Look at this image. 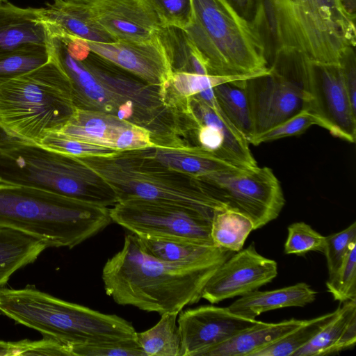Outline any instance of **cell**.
Here are the masks:
<instances>
[{"label":"cell","instance_id":"6da1fadb","mask_svg":"<svg viewBox=\"0 0 356 356\" xmlns=\"http://www.w3.org/2000/svg\"><path fill=\"white\" fill-rule=\"evenodd\" d=\"M48 49L68 76L77 108L111 114L148 130L156 147L188 145L179 114L164 101L161 88L90 52L82 60L72 58L55 34Z\"/></svg>","mask_w":356,"mask_h":356},{"label":"cell","instance_id":"7a4b0ae2","mask_svg":"<svg viewBox=\"0 0 356 356\" xmlns=\"http://www.w3.org/2000/svg\"><path fill=\"white\" fill-rule=\"evenodd\" d=\"M234 253L202 261L170 263L146 254L131 233L103 267L104 290L118 305L160 315L180 312L202 298L209 279Z\"/></svg>","mask_w":356,"mask_h":356},{"label":"cell","instance_id":"3957f363","mask_svg":"<svg viewBox=\"0 0 356 356\" xmlns=\"http://www.w3.org/2000/svg\"><path fill=\"white\" fill-rule=\"evenodd\" d=\"M112 222L110 208L24 185L0 183V226L72 248Z\"/></svg>","mask_w":356,"mask_h":356},{"label":"cell","instance_id":"277c9868","mask_svg":"<svg viewBox=\"0 0 356 356\" xmlns=\"http://www.w3.org/2000/svg\"><path fill=\"white\" fill-rule=\"evenodd\" d=\"M76 108L70 81L51 56L32 70L0 79V129L8 137L40 145Z\"/></svg>","mask_w":356,"mask_h":356},{"label":"cell","instance_id":"5b68a950","mask_svg":"<svg viewBox=\"0 0 356 356\" xmlns=\"http://www.w3.org/2000/svg\"><path fill=\"white\" fill-rule=\"evenodd\" d=\"M0 312L71 348L134 339L137 332L122 317L57 298L33 286L0 289Z\"/></svg>","mask_w":356,"mask_h":356},{"label":"cell","instance_id":"8992f818","mask_svg":"<svg viewBox=\"0 0 356 356\" xmlns=\"http://www.w3.org/2000/svg\"><path fill=\"white\" fill-rule=\"evenodd\" d=\"M76 158L110 185L118 202L141 199L170 204L211 219L216 210L225 207L208 194L198 178L165 165L145 149Z\"/></svg>","mask_w":356,"mask_h":356},{"label":"cell","instance_id":"52a82bcc","mask_svg":"<svg viewBox=\"0 0 356 356\" xmlns=\"http://www.w3.org/2000/svg\"><path fill=\"white\" fill-rule=\"evenodd\" d=\"M0 183L24 185L103 207L118 202L110 185L78 158L0 137Z\"/></svg>","mask_w":356,"mask_h":356},{"label":"cell","instance_id":"ba28073f","mask_svg":"<svg viewBox=\"0 0 356 356\" xmlns=\"http://www.w3.org/2000/svg\"><path fill=\"white\" fill-rule=\"evenodd\" d=\"M193 22L186 33L209 75L252 77L269 69L250 21L225 0H191Z\"/></svg>","mask_w":356,"mask_h":356},{"label":"cell","instance_id":"9c48e42d","mask_svg":"<svg viewBox=\"0 0 356 356\" xmlns=\"http://www.w3.org/2000/svg\"><path fill=\"white\" fill-rule=\"evenodd\" d=\"M307 60L298 50L283 49L267 72L244 80L252 127L249 140L305 109Z\"/></svg>","mask_w":356,"mask_h":356},{"label":"cell","instance_id":"30bf717a","mask_svg":"<svg viewBox=\"0 0 356 356\" xmlns=\"http://www.w3.org/2000/svg\"><path fill=\"white\" fill-rule=\"evenodd\" d=\"M297 50L312 61L337 64L355 47V15L340 0H281Z\"/></svg>","mask_w":356,"mask_h":356},{"label":"cell","instance_id":"8fae6325","mask_svg":"<svg viewBox=\"0 0 356 356\" xmlns=\"http://www.w3.org/2000/svg\"><path fill=\"white\" fill-rule=\"evenodd\" d=\"M198 179L213 199L248 217L254 230L276 219L285 204L280 183L268 167L218 172Z\"/></svg>","mask_w":356,"mask_h":356},{"label":"cell","instance_id":"7c38bea8","mask_svg":"<svg viewBox=\"0 0 356 356\" xmlns=\"http://www.w3.org/2000/svg\"><path fill=\"white\" fill-rule=\"evenodd\" d=\"M110 216L112 222L138 237L214 245L211 238V218L185 207L129 199L110 208Z\"/></svg>","mask_w":356,"mask_h":356},{"label":"cell","instance_id":"4fadbf2b","mask_svg":"<svg viewBox=\"0 0 356 356\" xmlns=\"http://www.w3.org/2000/svg\"><path fill=\"white\" fill-rule=\"evenodd\" d=\"M304 88L305 109L316 118L318 126L335 137L355 143L356 107L350 102L338 64L308 59Z\"/></svg>","mask_w":356,"mask_h":356},{"label":"cell","instance_id":"5bb4252c","mask_svg":"<svg viewBox=\"0 0 356 356\" xmlns=\"http://www.w3.org/2000/svg\"><path fill=\"white\" fill-rule=\"evenodd\" d=\"M264 323L236 314L228 307L203 305L181 310L177 317L180 356H200L204 350Z\"/></svg>","mask_w":356,"mask_h":356},{"label":"cell","instance_id":"9a60e30c","mask_svg":"<svg viewBox=\"0 0 356 356\" xmlns=\"http://www.w3.org/2000/svg\"><path fill=\"white\" fill-rule=\"evenodd\" d=\"M277 273V262L261 255L252 243L217 268L206 283L202 298L215 304L242 296L270 282Z\"/></svg>","mask_w":356,"mask_h":356},{"label":"cell","instance_id":"2e32d148","mask_svg":"<svg viewBox=\"0 0 356 356\" xmlns=\"http://www.w3.org/2000/svg\"><path fill=\"white\" fill-rule=\"evenodd\" d=\"M188 104L198 124L191 134L197 141L195 146L245 168L258 166L248 139L222 114L218 104L210 106L193 96Z\"/></svg>","mask_w":356,"mask_h":356},{"label":"cell","instance_id":"e0dca14e","mask_svg":"<svg viewBox=\"0 0 356 356\" xmlns=\"http://www.w3.org/2000/svg\"><path fill=\"white\" fill-rule=\"evenodd\" d=\"M90 51L163 91L172 71L157 36L145 41H88Z\"/></svg>","mask_w":356,"mask_h":356},{"label":"cell","instance_id":"ac0fdd59","mask_svg":"<svg viewBox=\"0 0 356 356\" xmlns=\"http://www.w3.org/2000/svg\"><path fill=\"white\" fill-rule=\"evenodd\" d=\"M88 6L95 19L117 40H149L161 26L147 0H95Z\"/></svg>","mask_w":356,"mask_h":356},{"label":"cell","instance_id":"d6986e66","mask_svg":"<svg viewBox=\"0 0 356 356\" xmlns=\"http://www.w3.org/2000/svg\"><path fill=\"white\" fill-rule=\"evenodd\" d=\"M133 124L111 114L76 108L59 131L84 143L120 152L127 150Z\"/></svg>","mask_w":356,"mask_h":356},{"label":"cell","instance_id":"ffe728a7","mask_svg":"<svg viewBox=\"0 0 356 356\" xmlns=\"http://www.w3.org/2000/svg\"><path fill=\"white\" fill-rule=\"evenodd\" d=\"M48 38L47 24L40 8H20L7 0L0 4V53L47 46Z\"/></svg>","mask_w":356,"mask_h":356},{"label":"cell","instance_id":"44dd1931","mask_svg":"<svg viewBox=\"0 0 356 356\" xmlns=\"http://www.w3.org/2000/svg\"><path fill=\"white\" fill-rule=\"evenodd\" d=\"M40 12L46 23L67 34L95 42L118 41L95 19L88 4L54 0Z\"/></svg>","mask_w":356,"mask_h":356},{"label":"cell","instance_id":"7402d4cb","mask_svg":"<svg viewBox=\"0 0 356 356\" xmlns=\"http://www.w3.org/2000/svg\"><path fill=\"white\" fill-rule=\"evenodd\" d=\"M250 23L262 44L268 67L281 50L296 49L281 0H255Z\"/></svg>","mask_w":356,"mask_h":356},{"label":"cell","instance_id":"603a6c76","mask_svg":"<svg viewBox=\"0 0 356 356\" xmlns=\"http://www.w3.org/2000/svg\"><path fill=\"white\" fill-rule=\"evenodd\" d=\"M356 341V298L343 302L336 316L293 356H316L339 353Z\"/></svg>","mask_w":356,"mask_h":356},{"label":"cell","instance_id":"cb8c5ba5","mask_svg":"<svg viewBox=\"0 0 356 356\" xmlns=\"http://www.w3.org/2000/svg\"><path fill=\"white\" fill-rule=\"evenodd\" d=\"M316 293L305 282L272 291L257 289L241 296L228 308L236 314L255 318L262 313L277 309L304 307L314 301Z\"/></svg>","mask_w":356,"mask_h":356},{"label":"cell","instance_id":"d4e9b609","mask_svg":"<svg viewBox=\"0 0 356 356\" xmlns=\"http://www.w3.org/2000/svg\"><path fill=\"white\" fill-rule=\"evenodd\" d=\"M145 150L165 165L197 178L218 172L249 169L226 161L198 146L151 147Z\"/></svg>","mask_w":356,"mask_h":356},{"label":"cell","instance_id":"484cf974","mask_svg":"<svg viewBox=\"0 0 356 356\" xmlns=\"http://www.w3.org/2000/svg\"><path fill=\"white\" fill-rule=\"evenodd\" d=\"M305 321L291 318L279 323L264 322L204 350L200 356H250L286 336Z\"/></svg>","mask_w":356,"mask_h":356},{"label":"cell","instance_id":"4316f807","mask_svg":"<svg viewBox=\"0 0 356 356\" xmlns=\"http://www.w3.org/2000/svg\"><path fill=\"white\" fill-rule=\"evenodd\" d=\"M47 248L37 238L0 226V289L15 272L34 262Z\"/></svg>","mask_w":356,"mask_h":356},{"label":"cell","instance_id":"83f0119b","mask_svg":"<svg viewBox=\"0 0 356 356\" xmlns=\"http://www.w3.org/2000/svg\"><path fill=\"white\" fill-rule=\"evenodd\" d=\"M137 238L142 250L146 254L170 263L202 261L231 252L214 245L191 241L138 236Z\"/></svg>","mask_w":356,"mask_h":356},{"label":"cell","instance_id":"f1b7e54d","mask_svg":"<svg viewBox=\"0 0 356 356\" xmlns=\"http://www.w3.org/2000/svg\"><path fill=\"white\" fill-rule=\"evenodd\" d=\"M156 36L165 50L172 72L209 74L185 30L172 26H161Z\"/></svg>","mask_w":356,"mask_h":356},{"label":"cell","instance_id":"f546056e","mask_svg":"<svg viewBox=\"0 0 356 356\" xmlns=\"http://www.w3.org/2000/svg\"><path fill=\"white\" fill-rule=\"evenodd\" d=\"M252 230V221L238 211L224 207L213 213L211 222V238L217 247L237 252L243 249Z\"/></svg>","mask_w":356,"mask_h":356},{"label":"cell","instance_id":"4dcf8cb0","mask_svg":"<svg viewBox=\"0 0 356 356\" xmlns=\"http://www.w3.org/2000/svg\"><path fill=\"white\" fill-rule=\"evenodd\" d=\"M179 312H167L151 328L136 332V339L145 356H180Z\"/></svg>","mask_w":356,"mask_h":356},{"label":"cell","instance_id":"1f68e13d","mask_svg":"<svg viewBox=\"0 0 356 356\" xmlns=\"http://www.w3.org/2000/svg\"><path fill=\"white\" fill-rule=\"evenodd\" d=\"M248 78L250 77L172 72L163 90L164 101L177 111L186 104L188 98L207 89L214 88L222 83Z\"/></svg>","mask_w":356,"mask_h":356},{"label":"cell","instance_id":"d6a6232c","mask_svg":"<svg viewBox=\"0 0 356 356\" xmlns=\"http://www.w3.org/2000/svg\"><path fill=\"white\" fill-rule=\"evenodd\" d=\"M244 80L219 84L213 88V92L222 114L248 140L252 127Z\"/></svg>","mask_w":356,"mask_h":356},{"label":"cell","instance_id":"836d02e7","mask_svg":"<svg viewBox=\"0 0 356 356\" xmlns=\"http://www.w3.org/2000/svg\"><path fill=\"white\" fill-rule=\"evenodd\" d=\"M334 312L305 322L280 339L261 348L250 356H293V353L309 342L337 314Z\"/></svg>","mask_w":356,"mask_h":356},{"label":"cell","instance_id":"e575fe53","mask_svg":"<svg viewBox=\"0 0 356 356\" xmlns=\"http://www.w3.org/2000/svg\"><path fill=\"white\" fill-rule=\"evenodd\" d=\"M50 59L48 47L31 45L0 53V79L13 77L32 70Z\"/></svg>","mask_w":356,"mask_h":356},{"label":"cell","instance_id":"d590c367","mask_svg":"<svg viewBox=\"0 0 356 356\" xmlns=\"http://www.w3.org/2000/svg\"><path fill=\"white\" fill-rule=\"evenodd\" d=\"M326 286L340 302L356 298V242L350 247L334 276L326 282Z\"/></svg>","mask_w":356,"mask_h":356},{"label":"cell","instance_id":"8d00e7d4","mask_svg":"<svg viewBox=\"0 0 356 356\" xmlns=\"http://www.w3.org/2000/svg\"><path fill=\"white\" fill-rule=\"evenodd\" d=\"M39 145L76 157L106 156L118 152L110 148L84 143L59 131L48 133L42 139Z\"/></svg>","mask_w":356,"mask_h":356},{"label":"cell","instance_id":"74e56055","mask_svg":"<svg viewBox=\"0 0 356 356\" xmlns=\"http://www.w3.org/2000/svg\"><path fill=\"white\" fill-rule=\"evenodd\" d=\"M325 245V236L304 222H294L288 227L284 244L286 254L303 255L311 251L323 252Z\"/></svg>","mask_w":356,"mask_h":356},{"label":"cell","instance_id":"f35d334b","mask_svg":"<svg viewBox=\"0 0 356 356\" xmlns=\"http://www.w3.org/2000/svg\"><path fill=\"white\" fill-rule=\"evenodd\" d=\"M314 124L318 125L316 118L307 109H303L277 125L252 137L248 141L250 144L258 145L263 143L300 135Z\"/></svg>","mask_w":356,"mask_h":356},{"label":"cell","instance_id":"ab89813d","mask_svg":"<svg viewBox=\"0 0 356 356\" xmlns=\"http://www.w3.org/2000/svg\"><path fill=\"white\" fill-rule=\"evenodd\" d=\"M161 26H172L186 29L193 22L191 0H147Z\"/></svg>","mask_w":356,"mask_h":356},{"label":"cell","instance_id":"60d3db41","mask_svg":"<svg viewBox=\"0 0 356 356\" xmlns=\"http://www.w3.org/2000/svg\"><path fill=\"white\" fill-rule=\"evenodd\" d=\"M356 242V222L337 233L325 236L323 253L325 255L329 278L334 276L340 268L350 247Z\"/></svg>","mask_w":356,"mask_h":356},{"label":"cell","instance_id":"b9f144b4","mask_svg":"<svg viewBox=\"0 0 356 356\" xmlns=\"http://www.w3.org/2000/svg\"><path fill=\"white\" fill-rule=\"evenodd\" d=\"M73 356H145L136 338L73 346Z\"/></svg>","mask_w":356,"mask_h":356},{"label":"cell","instance_id":"7bdbcfd3","mask_svg":"<svg viewBox=\"0 0 356 356\" xmlns=\"http://www.w3.org/2000/svg\"><path fill=\"white\" fill-rule=\"evenodd\" d=\"M18 356L47 355L73 356L72 348L51 338L44 337L38 341L24 339L17 341Z\"/></svg>","mask_w":356,"mask_h":356},{"label":"cell","instance_id":"ee69618b","mask_svg":"<svg viewBox=\"0 0 356 356\" xmlns=\"http://www.w3.org/2000/svg\"><path fill=\"white\" fill-rule=\"evenodd\" d=\"M341 79L353 106L356 107V55L355 47H347L338 61Z\"/></svg>","mask_w":356,"mask_h":356},{"label":"cell","instance_id":"f6af8a7d","mask_svg":"<svg viewBox=\"0 0 356 356\" xmlns=\"http://www.w3.org/2000/svg\"><path fill=\"white\" fill-rule=\"evenodd\" d=\"M241 17L251 21L255 9V0H225Z\"/></svg>","mask_w":356,"mask_h":356},{"label":"cell","instance_id":"bcb514c9","mask_svg":"<svg viewBox=\"0 0 356 356\" xmlns=\"http://www.w3.org/2000/svg\"><path fill=\"white\" fill-rule=\"evenodd\" d=\"M18 356L17 341L0 340V356Z\"/></svg>","mask_w":356,"mask_h":356},{"label":"cell","instance_id":"7dc6e473","mask_svg":"<svg viewBox=\"0 0 356 356\" xmlns=\"http://www.w3.org/2000/svg\"><path fill=\"white\" fill-rule=\"evenodd\" d=\"M64 1H68V2H73V3H83V4H88L92 3V1L95 0H61Z\"/></svg>","mask_w":356,"mask_h":356},{"label":"cell","instance_id":"c3c4849f","mask_svg":"<svg viewBox=\"0 0 356 356\" xmlns=\"http://www.w3.org/2000/svg\"><path fill=\"white\" fill-rule=\"evenodd\" d=\"M6 0H0V4Z\"/></svg>","mask_w":356,"mask_h":356}]
</instances>
